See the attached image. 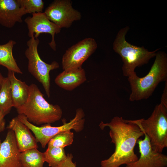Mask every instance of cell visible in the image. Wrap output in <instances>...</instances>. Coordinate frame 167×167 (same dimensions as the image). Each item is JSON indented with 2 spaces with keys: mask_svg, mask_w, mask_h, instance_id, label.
Listing matches in <instances>:
<instances>
[{
  "mask_svg": "<svg viewBox=\"0 0 167 167\" xmlns=\"http://www.w3.org/2000/svg\"><path fill=\"white\" fill-rule=\"evenodd\" d=\"M103 130L108 127L111 142L115 146L114 152L108 159L102 161L101 167H120L137 161L138 157L134 148L139 138L144 135L139 126L132 120L115 116L109 122L101 121L99 124Z\"/></svg>",
  "mask_w": 167,
  "mask_h": 167,
  "instance_id": "obj_1",
  "label": "cell"
},
{
  "mask_svg": "<svg viewBox=\"0 0 167 167\" xmlns=\"http://www.w3.org/2000/svg\"><path fill=\"white\" fill-rule=\"evenodd\" d=\"M19 114L25 116L33 124H50L60 120L62 115L60 107L48 102L36 85L29 86V94L27 101L23 105L16 108Z\"/></svg>",
  "mask_w": 167,
  "mask_h": 167,
  "instance_id": "obj_2",
  "label": "cell"
},
{
  "mask_svg": "<svg viewBox=\"0 0 167 167\" xmlns=\"http://www.w3.org/2000/svg\"><path fill=\"white\" fill-rule=\"evenodd\" d=\"M154 62L148 74L143 77L135 74L128 77L131 92L130 101L148 98L161 82L167 80V56L163 51H157Z\"/></svg>",
  "mask_w": 167,
  "mask_h": 167,
  "instance_id": "obj_3",
  "label": "cell"
},
{
  "mask_svg": "<svg viewBox=\"0 0 167 167\" xmlns=\"http://www.w3.org/2000/svg\"><path fill=\"white\" fill-rule=\"evenodd\" d=\"M129 29L126 26L119 30L113 45V49L120 56L123 62V75L127 77L136 73L135 70L136 67L147 64L156 56L160 49L149 51L143 47H138L127 42L125 36Z\"/></svg>",
  "mask_w": 167,
  "mask_h": 167,
  "instance_id": "obj_4",
  "label": "cell"
},
{
  "mask_svg": "<svg viewBox=\"0 0 167 167\" xmlns=\"http://www.w3.org/2000/svg\"><path fill=\"white\" fill-rule=\"evenodd\" d=\"M149 138L152 148L162 153L167 147V107L161 102L147 119L132 120Z\"/></svg>",
  "mask_w": 167,
  "mask_h": 167,
  "instance_id": "obj_5",
  "label": "cell"
},
{
  "mask_svg": "<svg viewBox=\"0 0 167 167\" xmlns=\"http://www.w3.org/2000/svg\"><path fill=\"white\" fill-rule=\"evenodd\" d=\"M84 112L82 109L76 110L75 117L68 122H63L59 126H52L45 124L41 126H36L29 122L26 117L18 114V119L26 125L34 134L36 142H39L43 148H45L50 140L55 135L62 131L74 130L78 132L84 129L85 122Z\"/></svg>",
  "mask_w": 167,
  "mask_h": 167,
  "instance_id": "obj_6",
  "label": "cell"
},
{
  "mask_svg": "<svg viewBox=\"0 0 167 167\" xmlns=\"http://www.w3.org/2000/svg\"><path fill=\"white\" fill-rule=\"evenodd\" d=\"M38 38L32 36L27 42L28 48L25 55L28 60L29 72L42 84L48 97L50 96V72L59 67L58 63L54 61L48 64L40 58L38 51L39 43Z\"/></svg>",
  "mask_w": 167,
  "mask_h": 167,
  "instance_id": "obj_7",
  "label": "cell"
},
{
  "mask_svg": "<svg viewBox=\"0 0 167 167\" xmlns=\"http://www.w3.org/2000/svg\"><path fill=\"white\" fill-rule=\"evenodd\" d=\"M44 12L50 21L61 29L70 27L82 17L81 13L73 7L70 0H54Z\"/></svg>",
  "mask_w": 167,
  "mask_h": 167,
  "instance_id": "obj_8",
  "label": "cell"
},
{
  "mask_svg": "<svg viewBox=\"0 0 167 167\" xmlns=\"http://www.w3.org/2000/svg\"><path fill=\"white\" fill-rule=\"evenodd\" d=\"M95 40L85 38L72 46L66 51L62 58V69L82 67L83 63L95 51L97 48Z\"/></svg>",
  "mask_w": 167,
  "mask_h": 167,
  "instance_id": "obj_9",
  "label": "cell"
},
{
  "mask_svg": "<svg viewBox=\"0 0 167 167\" xmlns=\"http://www.w3.org/2000/svg\"><path fill=\"white\" fill-rule=\"evenodd\" d=\"M32 15L31 17H28L24 20L28 30V36L31 38L34 36L37 38L41 34H49L52 39L49 44L52 49L55 51V36L60 32L61 29L50 21L44 12L34 13Z\"/></svg>",
  "mask_w": 167,
  "mask_h": 167,
  "instance_id": "obj_10",
  "label": "cell"
},
{
  "mask_svg": "<svg viewBox=\"0 0 167 167\" xmlns=\"http://www.w3.org/2000/svg\"><path fill=\"white\" fill-rule=\"evenodd\" d=\"M144 135V139H139L137 142L140 153L139 158L124 167H167V155L153 150L149 138L145 134Z\"/></svg>",
  "mask_w": 167,
  "mask_h": 167,
  "instance_id": "obj_11",
  "label": "cell"
},
{
  "mask_svg": "<svg viewBox=\"0 0 167 167\" xmlns=\"http://www.w3.org/2000/svg\"><path fill=\"white\" fill-rule=\"evenodd\" d=\"M14 133L8 129L0 147V167H23Z\"/></svg>",
  "mask_w": 167,
  "mask_h": 167,
  "instance_id": "obj_12",
  "label": "cell"
},
{
  "mask_svg": "<svg viewBox=\"0 0 167 167\" xmlns=\"http://www.w3.org/2000/svg\"><path fill=\"white\" fill-rule=\"evenodd\" d=\"M27 14L19 0H0V24L7 28L22 22L23 16Z\"/></svg>",
  "mask_w": 167,
  "mask_h": 167,
  "instance_id": "obj_13",
  "label": "cell"
},
{
  "mask_svg": "<svg viewBox=\"0 0 167 167\" xmlns=\"http://www.w3.org/2000/svg\"><path fill=\"white\" fill-rule=\"evenodd\" d=\"M7 128L14 132L20 152L32 148H37V142L31 132L30 130L17 117L12 119Z\"/></svg>",
  "mask_w": 167,
  "mask_h": 167,
  "instance_id": "obj_14",
  "label": "cell"
},
{
  "mask_svg": "<svg viewBox=\"0 0 167 167\" xmlns=\"http://www.w3.org/2000/svg\"><path fill=\"white\" fill-rule=\"evenodd\" d=\"M86 80L85 71L81 67L63 70L56 77L54 82L60 88L72 91Z\"/></svg>",
  "mask_w": 167,
  "mask_h": 167,
  "instance_id": "obj_15",
  "label": "cell"
},
{
  "mask_svg": "<svg viewBox=\"0 0 167 167\" xmlns=\"http://www.w3.org/2000/svg\"><path fill=\"white\" fill-rule=\"evenodd\" d=\"M7 76L10 83L13 107L16 109L23 105L27 101L29 86L24 82L18 79L13 71L8 70Z\"/></svg>",
  "mask_w": 167,
  "mask_h": 167,
  "instance_id": "obj_16",
  "label": "cell"
},
{
  "mask_svg": "<svg viewBox=\"0 0 167 167\" xmlns=\"http://www.w3.org/2000/svg\"><path fill=\"white\" fill-rule=\"evenodd\" d=\"M16 44L15 41L11 40L6 44L0 45V65L6 67L8 70L22 74L12 54L13 47Z\"/></svg>",
  "mask_w": 167,
  "mask_h": 167,
  "instance_id": "obj_17",
  "label": "cell"
},
{
  "mask_svg": "<svg viewBox=\"0 0 167 167\" xmlns=\"http://www.w3.org/2000/svg\"><path fill=\"white\" fill-rule=\"evenodd\" d=\"M23 167H43L45 162L43 152L32 148L21 152Z\"/></svg>",
  "mask_w": 167,
  "mask_h": 167,
  "instance_id": "obj_18",
  "label": "cell"
},
{
  "mask_svg": "<svg viewBox=\"0 0 167 167\" xmlns=\"http://www.w3.org/2000/svg\"><path fill=\"white\" fill-rule=\"evenodd\" d=\"M13 107L10 81L7 77H4L0 90V110L5 116Z\"/></svg>",
  "mask_w": 167,
  "mask_h": 167,
  "instance_id": "obj_19",
  "label": "cell"
},
{
  "mask_svg": "<svg viewBox=\"0 0 167 167\" xmlns=\"http://www.w3.org/2000/svg\"><path fill=\"white\" fill-rule=\"evenodd\" d=\"M45 162L50 167H55L65 160L67 157L64 148L48 145L43 152Z\"/></svg>",
  "mask_w": 167,
  "mask_h": 167,
  "instance_id": "obj_20",
  "label": "cell"
},
{
  "mask_svg": "<svg viewBox=\"0 0 167 167\" xmlns=\"http://www.w3.org/2000/svg\"><path fill=\"white\" fill-rule=\"evenodd\" d=\"M74 137V133L71 130L62 131L52 138L49 142L48 145L64 148L72 144Z\"/></svg>",
  "mask_w": 167,
  "mask_h": 167,
  "instance_id": "obj_21",
  "label": "cell"
},
{
  "mask_svg": "<svg viewBox=\"0 0 167 167\" xmlns=\"http://www.w3.org/2000/svg\"><path fill=\"white\" fill-rule=\"evenodd\" d=\"M27 14L43 12L44 3L42 0H19Z\"/></svg>",
  "mask_w": 167,
  "mask_h": 167,
  "instance_id": "obj_22",
  "label": "cell"
},
{
  "mask_svg": "<svg viewBox=\"0 0 167 167\" xmlns=\"http://www.w3.org/2000/svg\"><path fill=\"white\" fill-rule=\"evenodd\" d=\"M72 154H68L66 159L55 167H76L75 163L72 161Z\"/></svg>",
  "mask_w": 167,
  "mask_h": 167,
  "instance_id": "obj_23",
  "label": "cell"
},
{
  "mask_svg": "<svg viewBox=\"0 0 167 167\" xmlns=\"http://www.w3.org/2000/svg\"><path fill=\"white\" fill-rule=\"evenodd\" d=\"M165 82V88L161 97V102L167 107V80Z\"/></svg>",
  "mask_w": 167,
  "mask_h": 167,
  "instance_id": "obj_24",
  "label": "cell"
},
{
  "mask_svg": "<svg viewBox=\"0 0 167 167\" xmlns=\"http://www.w3.org/2000/svg\"><path fill=\"white\" fill-rule=\"evenodd\" d=\"M4 116L0 110V133L3 131L5 127V120Z\"/></svg>",
  "mask_w": 167,
  "mask_h": 167,
  "instance_id": "obj_25",
  "label": "cell"
},
{
  "mask_svg": "<svg viewBox=\"0 0 167 167\" xmlns=\"http://www.w3.org/2000/svg\"><path fill=\"white\" fill-rule=\"evenodd\" d=\"M4 77L2 76L1 73L0 72V90L1 87L2 82Z\"/></svg>",
  "mask_w": 167,
  "mask_h": 167,
  "instance_id": "obj_26",
  "label": "cell"
},
{
  "mask_svg": "<svg viewBox=\"0 0 167 167\" xmlns=\"http://www.w3.org/2000/svg\"><path fill=\"white\" fill-rule=\"evenodd\" d=\"M1 143H2V142H1V141L0 139V146H1Z\"/></svg>",
  "mask_w": 167,
  "mask_h": 167,
  "instance_id": "obj_27",
  "label": "cell"
}]
</instances>
